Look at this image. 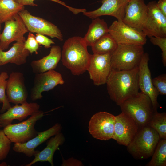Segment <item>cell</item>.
Returning a JSON list of instances; mask_svg holds the SVG:
<instances>
[{"mask_svg":"<svg viewBox=\"0 0 166 166\" xmlns=\"http://www.w3.org/2000/svg\"><path fill=\"white\" fill-rule=\"evenodd\" d=\"M61 50L58 45L51 47L49 54L38 60H33L30 65L33 72L41 73L54 70L61 59Z\"/></svg>","mask_w":166,"mask_h":166,"instance_id":"obj_22","label":"cell"},{"mask_svg":"<svg viewBox=\"0 0 166 166\" xmlns=\"http://www.w3.org/2000/svg\"><path fill=\"white\" fill-rule=\"evenodd\" d=\"M106 84L110 99L119 106L139 92L138 66L129 70H112Z\"/></svg>","mask_w":166,"mask_h":166,"instance_id":"obj_1","label":"cell"},{"mask_svg":"<svg viewBox=\"0 0 166 166\" xmlns=\"http://www.w3.org/2000/svg\"><path fill=\"white\" fill-rule=\"evenodd\" d=\"M109 33V27L103 19H93L88 31L83 38L87 46L91 45L99 38Z\"/></svg>","mask_w":166,"mask_h":166,"instance_id":"obj_24","label":"cell"},{"mask_svg":"<svg viewBox=\"0 0 166 166\" xmlns=\"http://www.w3.org/2000/svg\"><path fill=\"white\" fill-rule=\"evenodd\" d=\"M1 24L0 23V34H1Z\"/></svg>","mask_w":166,"mask_h":166,"instance_id":"obj_39","label":"cell"},{"mask_svg":"<svg viewBox=\"0 0 166 166\" xmlns=\"http://www.w3.org/2000/svg\"><path fill=\"white\" fill-rule=\"evenodd\" d=\"M12 142L5 134L3 130H0V160L5 159L8 155Z\"/></svg>","mask_w":166,"mask_h":166,"instance_id":"obj_30","label":"cell"},{"mask_svg":"<svg viewBox=\"0 0 166 166\" xmlns=\"http://www.w3.org/2000/svg\"><path fill=\"white\" fill-rule=\"evenodd\" d=\"M6 93L10 103L18 105L27 102L28 93L22 73L13 72L10 74L7 81Z\"/></svg>","mask_w":166,"mask_h":166,"instance_id":"obj_16","label":"cell"},{"mask_svg":"<svg viewBox=\"0 0 166 166\" xmlns=\"http://www.w3.org/2000/svg\"><path fill=\"white\" fill-rule=\"evenodd\" d=\"M4 23L3 30L0 34V49L3 51L8 49L13 42L25 39L24 35L29 32L18 14Z\"/></svg>","mask_w":166,"mask_h":166,"instance_id":"obj_15","label":"cell"},{"mask_svg":"<svg viewBox=\"0 0 166 166\" xmlns=\"http://www.w3.org/2000/svg\"><path fill=\"white\" fill-rule=\"evenodd\" d=\"M7 164L3 162L1 164H0V166H7Z\"/></svg>","mask_w":166,"mask_h":166,"instance_id":"obj_38","label":"cell"},{"mask_svg":"<svg viewBox=\"0 0 166 166\" xmlns=\"http://www.w3.org/2000/svg\"><path fill=\"white\" fill-rule=\"evenodd\" d=\"M152 157L146 166H166V139H160Z\"/></svg>","mask_w":166,"mask_h":166,"instance_id":"obj_28","label":"cell"},{"mask_svg":"<svg viewBox=\"0 0 166 166\" xmlns=\"http://www.w3.org/2000/svg\"><path fill=\"white\" fill-rule=\"evenodd\" d=\"M62 166H82L81 161L73 158L63 160Z\"/></svg>","mask_w":166,"mask_h":166,"instance_id":"obj_36","label":"cell"},{"mask_svg":"<svg viewBox=\"0 0 166 166\" xmlns=\"http://www.w3.org/2000/svg\"><path fill=\"white\" fill-rule=\"evenodd\" d=\"M0 127H2V125L1 124L0 122Z\"/></svg>","mask_w":166,"mask_h":166,"instance_id":"obj_40","label":"cell"},{"mask_svg":"<svg viewBox=\"0 0 166 166\" xmlns=\"http://www.w3.org/2000/svg\"><path fill=\"white\" fill-rule=\"evenodd\" d=\"M25 7L14 0H0V23L14 18Z\"/></svg>","mask_w":166,"mask_h":166,"instance_id":"obj_25","label":"cell"},{"mask_svg":"<svg viewBox=\"0 0 166 166\" xmlns=\"http://www.w3.org/2000/svg\"><path fill=\"white\" fill-rule=\"evenodd\" d=\"M65 141V137L61 132L52 137L48 141L45 148L41 151H36L34 158L26 166H31L38 162H48L52 166H54L53 158L55 152L59 149Z\"/></svg>","mask_w":166,"mask_h":166,"instance_id":"obj_23","label":"cell"},{"mask_svg":"<svg viewBox=\"0 0 166 166\" xmlns=\"http://www.w3.org/2000/svg\"><path fill=\"white\" fill-rule=\"evenodd\" d=\"M156 5L161 13L166 16V0H159Z\"/></svg>","mask_w":166,"mask_h":166,"instance_id":"obj_37","label":"cell"},{"mask_svg":"<svg viewBox=\"0 0 166 166\" xmlns=\"http://www.w3.org/2000/svg\"><path fill=\"white\" fill-rule=\"evenodd\" d=\"M144 53L143 46L117 44L111 55L112 70H129L138 67Z\"/></svg>","mask_w":166,"mask_h":166,"instance_id":"obj_5","label":"cell"},{"mask_svg":"<svg viewBox=\"0 0 166 166\" xmlns=\"http://www.w3.org/2000/svg\"><path fill=\"white\" fill-rule=\"evenodd\" d=\"M8 77V73L6 72H2L0 74V103H2L1 110L2 113L4 112L11 107L6 94V85Z\"/></svg>","mask_w":166,"mask_h":166,"instance_id":"obj_29","label":"cell"},{"mask_svg":"<svg viewBox=\"0 0 166 166\" xmlns=\"http://www.w3.org/2000/svg\"><path fill=\"white\" fill-rule=\"evenodd\" d=\"M83 38L73 36L65 42L61 50L63 65L74 75L83 73L88 68L91 57Z\"/></svg>","mask_w":166,"mask_h":166,"instance_id":"obj_2","label":"cell"},{"mask_svg":"<svg viewBox=\"0 0 166 166\" xmlns=\"http://www.w3.org/2000/svg\"><path fill=\"white\" fill-rule=\"evenodd\" d=\"M148 14L142 31L149 38H166V16L158 9L155 1L147 5Z\"/></svg>","mask_w":166,"mask_h":166,"instance_id":"obj_10","label":"cell"},{"mask_svg":"<svg viewBox=\"0 0 166 166\" xmlns=\"http://www.w3.org/2000/svg\"><path fill=\"white\" fill-rule=\"evenodd\" d=\"M18 14L22 19L29 32L56 38L60 41L63 40V35L61 30L49 21L33 15L25 9Z\"/></svg>","mask_w":166,"mask_h":166,"instance_id":"obj_8","label":"cell"},{"mask_svg":"<svg viewBox=\"0 0 166 166\" xmlns=\"http://www.w3.org/2000/svg\"><path fill=\"white\" fill-rule=\"evenodd\" d=\"M128 0H103L102 4L96 10L86 11L83 14L93 19L104 15L110 16L116 18L117 20L122 21L124 18Z\"/></svg>","mask_w":166,"mask_h":166,"instance_id":"obj_19","label":"cell"},{"mask_svg":"<svg viewBox=\"0 0 166 166\" xmlns=\"http://www.w3.org/2000/svg\"><path fill=\"white\" fill-rule=\"evenodd\" d=\"M153 85L159 94L166 95V74L159 75L152 79Z\"/></svg>","mask_w":166,"mask_h":166,"instance_id":"obj_32","label":"cell"},{"mask_svg":"<svg viewBox=\"0 0 166 166\" xmlns=\"http://www.w3.org/2000/svg\"><path fill=\"white\" fill-rule=\"evenodd\" d=\"M115 116L106 112H99L94 114L89 122L90 134L94 138L107 140L112 138L114 131Z\"/></svg>","mask_w":166,"mask_h":166,"instance_id":"obj_9","label":"cell"},{"mask_svg":"<svg viewBox=\"0 0 166 166\" xmlns=\"http://www.w3.org/2000/svg\"><path fill=\"white\" fill-rule=\"evenodd\" d=\"M147 125L155 130L160 139H166V113L155 111L149 120Z\"/></svg>","mask_w":166,"mask_h":166,"instance_id":"obj_27","label":"cell"},{"mask_svg":"<svg viewBox=\"0 0 166 166\" xmlns=\"http://www.w3.org/2000/svg\"><path fill=\"white\" fill-rule=\"evenodd\" d=\"M128 0L129 1H130V0Z\"/></svg>","mask_w":166,"mask_h":166,"instance_id":"obj_41","label":"cell"},{"mask_svg":"<svg viewBox=\"0 0 166 166\" xmlns=\"http://www.w3.org/2000/svg\"><path fill=\"white\" fill-rule=\"evenodd\" d=\"M119 106L121 112L132 118L139 128L147 125L155 111L149 97L141 92L127 99Z\"/></svg>","mask_w":166,"mask_h":166,"instance_id":"obj_4","label":"cell"},{"mask_svg":"<svg viewBox=\"0 0 166 166\" xmlns=\"http://www.w3.org/2000/svg\"><path fill=\"white\" fill-rule=\"evenodd\" d=\"M148 14V8L144 0H130L125 8L122 22L142 31Z\"/></svg>","mask_w":166,"mask_h":166,"instance_id":"obj_17","label":"cell"},{"mask_svg":"<svg viewBox=\"0 0 166 166\" xmlns=\"http://www.w3.org/2000/svg\"><path fill=\"white\" fill-rule=\"evenodd\" d=\"M26 40L25 39L16 42L7 51H4L0 49V66L8 63L17 65L26 63L27 58L30 53L24 48Z\"/></svg>","mask_w":166,"mask_h":166,"instance_id":"obj_21","label":"cell"},{"mask_svg":"<svg viewBox=\"0 0 166 166\" xmlns=\"http://www.w3.org/2000/svg\"><path fill=\"white\" fill-rule=\"evenodd\" d=\"M16 2L23 6H37L38 5L34 2L35 0H14ZM61 5L67 8L73 14H77L83 12V9H77L73 8L67 5L64 2L60 0H49Z\"/></svg>","mask_w":166,"mask_h":166,"instance_id":"obj_31","label":"cell"},{"mask_svg":"<svg viewBox=\"0 0 166 166\" xmlns=\"http://www.w3.org/2000/svg\"><path fill=\"white\" fill-rule=\"evenodd\" d=\"M148 54L144 53L138 66V83L141 92L148 96L151 100L154 110L159 106L157 98L159 94L154 87L150 71L148 66Z\"/></svg>","mask_w":166,"mask_h":166,"instance_id":"obj_14","label":"cell"},{"mask_svg":"<svg viewBox=\"0 0 166 166\" xmlns=\"http://www.w3.org/2000/svg\"><path fill=\"white\" fill-rule=\"evenodd\" d=\"M160 139L158 133L147 125L139 128L133 139L126 146L128 151L136 159L152 156Z\"/></svg>","mask_w":166,"mask_h":166,"instance_id":"obj_3","label":"cell"},{"mask_svg":"<svg viewBox=\"0 0 166 166\" xmlns=\"http://www.w3.org/2000/svg\"><path fill=\"white\" fill-rule=\"evenodd\" d=\"M64 83L61 74L54 70L36 74L30 90V98L33 101L40 99L43 92L52 90L57 85Z\"/></svg>","mask_w":166,"mask_h":166,"instance_id":"obj_13","label":"cell"},{"mask_svg":"<svg viewBox=\"0 0 166 166\" xmlns=\"http://www.w3.org/2000/svg\"><path fill=\"white\" fill-rule=\"evenodd\" d=\"M150 42L154 45L158 46L162 51V61L164 66H166V38L152 37Z\"/></svg>","mask_w":166,"mask_h":166,"instance_id":"obj_33","label":"cell"},{"mask_svg":"<svg viewBox=\"0 0 166 166\" xmlns=\"http://www.w3.org/2000/svg\"><path fill=\"white\" fill-rule=\"evenodd\" d=\"M134 120L123 112L115 116L112 139L119 144L127 146L133 139L139 129Z\"/></svg>","mask_w":166,"mask_h":166,"instance_id":"obj_11","label":"cell"},{"mask_svg":"<svg viewBox=\"0 0 166 166\" xmlns=\"http://www.w3.org/2000/svg\"><path fill=\"white\" fill-rule=\"evenodd\" d=\"M45 113L39 110L24 121L6 126L3 131L12 143H25L37 135L38 132L34 128L35 125L42 118Z\"/></svg>","mask_w":166,"mask_h":166,"instance_id":"obj_6","label":"cell"},{"mask_svg":"<svg viewBox=\"0 0 166 166\" xmlns=\"http://www.w3.org/2000/svg\"><path fill=\"white\" fill-rule=\"evenodd\" d=\"M109 33L117 44L143 46L146 42V36L140 31L124 23L116 20L109 27Z\"/></svg>","mask_w":166,"mask_h":166,"instance_id":"obj_7","label":"cell"},{"mask_svg":"<svg viewBox=\"0 0 166 166\" xmlns=\"http://www.w3.org/2000/svg\"><path fill=\"white\" fill-rule=\"evenodd\" d=\"M62 129L61 124L56 123L49 129L38 132L35 136L25 143H14L13 149L15 152L22 153L28 157H31L35 154V149L38 146L61 132Z\"/></svg>","mask_w":166,"mask_h":166,"instance_id":"obj_18","label":"cell"},{"mask_svg":"<svg viewBox=\"0 0 166 166\" xmlns=\"http://www.w3.org/2000/svg\"><path fill=\"white\" fill-rule=\"evenodd\" d=\"M39 46V45L36 39L35 36L29 32L27 39L24 42V48L28 50L30 54H32L34 52L37 54Z\"/></svg>","mask_w":166,"mask_h":166,"instance_id":"obj_34","label":"cell"},{"mask_svg":"<svg viewBox=\"0 0 166 166\" xmlns=\"http://www.w3.org/2000/svg\"><path fill=\"white\" fill-rule=\"evenodd\" d=\"M40 105L37 103H28L21 105H15L6 111L0 114V122L2 127L11 124L13 121L17 119L21 121L39 110Z\"/></svg>","mask_w":166,"mask_h":166,"instance_id":"obj_20","label":"cell"},{"mask_svg":"<svg viewBox=\"0 0 166 166\" xmlns=\"http://www.w3.org/2000/svg\"><path fill=\"white\" fill-rule=\"evenodd\" d=\"M117 44L109 33L103 36L91 46L94 54H112L116 49Z\"/></svg>","mask_w":166,"mask_h":166,"instance_id":"obj_26","label":"cell"},{"mask_svg":"<svg viewBox=\"0 0 166 166\" xmlns=\"http://www.w3.org/2000/svg\"><path fill=\"white\" fill-rule=\"evenodd\" d=\"M35 38L39 45H42L45 48L48 49L51 47L52 44L55 43L52 40L41 34H36Z\"/></svg>","mask_w":166,"mask_h":166,"instance_id":"obj_35","label":"cell"},{"mask_svg":"<svg viewBox=\"0 0 166 166\" xmlns=\"http://www.w3.org/2000/svg\"><path fill=\"white\" fill-rule=\"evenodd\" d=\"M111 55H91L87 71L95 85L100 86L106 84L112 70Z\"/></svg>","mask_w":166,"mask_h":166,"instance_id":"obj_12","label":"cell"}]
</instances>
